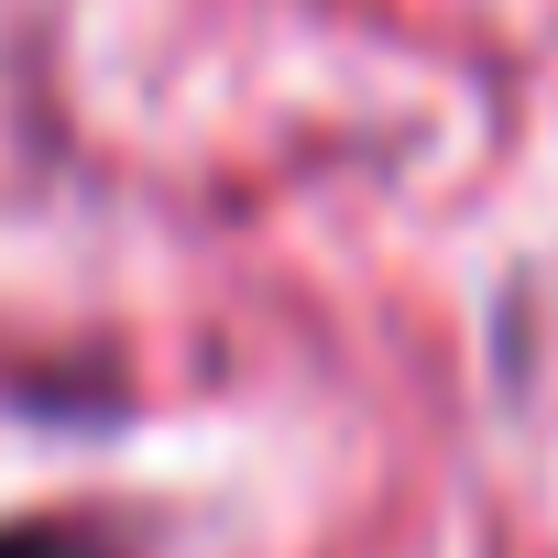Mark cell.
Instances as JSON below:
<instances>
[{
	"label": "cell",
	"instance_id": "cell-1",
	"mask_svg": "<svg viewBox=\"0 0 558 558\" xmlns=\"http://www.w3.org/2000/svg\"><path fill=\"white\" fill-rule=\"evenodd\" d=\"M0 558H110V547L77 525H0Z\"/></svg>",
	"mask_w": 558,
	"mask_h": 558
}]
</instances>
